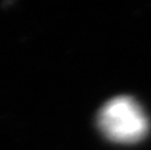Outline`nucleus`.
I'll return each instance as SVG.
<instances>
[{"instance_id":"1","label":"nucleus","mask_w":151,"mask_h":150,"mask_svg":"<svg viewBox=\"0 0 151 150\" xmlns=\"http://www.w3.org/2000/svg\"><path fill=\"white\" fill-rule=\"evenodd\" d=\"M97 124L105 137L117 144L139 142L150 128L143 109L129 96H118L107 101L99 109Z\"/></svg>"}]
</instances>
